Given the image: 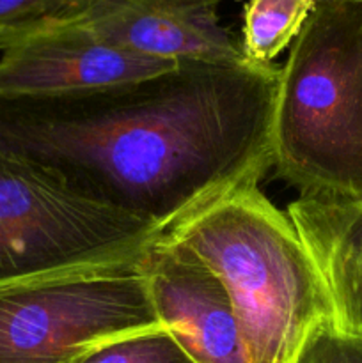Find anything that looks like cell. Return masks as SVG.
Returning <instances> with one entry per match:
<instances>
[{
	"mask_svg": "<svg viewBox=\"0 0 362 363\" xmlns=\"http://www.w3.org/2000/svg\"><path fill=\"white\" fill-rule=\"evenodd\" d=\"M280 67L180 60L60 96L0 94V152L162 233L273 167Z\"/></svg>",
	"mask_w": 362,
	"mask_h": 363,
	"instance_id": "cell-1",
	"label": "cell"
},
{
	"mask_svg": "<svg viewBox=\"0 0 362 363\" xmlns=\"http://www.w3.org/2000/svg\"><path fill=\"white\" fill-rule=\"evenodd\" d=\"M165 234L224 284L248 363H291L312 328L334 321L304 241L258 184L226 191Z\"/></svg>",
	"mask_w": 362,
	"mask_h": 363,
	"instance_id": "cell-2",
	"label": "cell"
},
{
	"mask_svg": "<svg viewBox=\"0 0 362 363\" xmlns=\"http://www.w3.org/2000/svg\"><path fill=\"white\" fill-rule=\"evenodd\" d=\"M275 174L302 199L362 201V2L316 0L279 71Z\"/></svg>",
	"mask_w": 362,
	"mask_h": 363,
	"instance_id": "cell-3",
	"label": "cell"
},
{
	"mask_svg": "<svg viewBox=\"0 0 362 363\" xmlns=\"http://www.w3.org/2000/svg\"><path fill=\"white\" fill-rule=\"evenodd\" d=\"M142 257L0 287V363H77L110 340L162 328Z\"/></svg>",
	"mask_w": 362,
	"mask_h": 363,
	"instance_id": "cell-4",
	"label": "cell"
},
{
	"mask_svg": "<svg viewBox=\"0 0 362 363\" xmlns=\"http://www.w3.org/2000/svg\"><path fill=\"white\" fill-rule=\"evenodd\" d=\"M163 234L0 152V287L141 257Z\"/></svg>",
	"mask_w": 362,
	"mask_h": 363,
	"instance_id": "cell-5",
	"label": "cell"
},
{
	"mask_svg": "<svg viewBox=\"0 0 362 363\" xmlns=\"http://www.w3.org/2000/svg\"><path fill=\"white\" fill-rule=\"evenodd\" d=\"M177 62L116 48L75 20L57 21L0 38V94L91 91L155 77Z\"/></svg>",
	"mask_w": 362,
	"mask_h": 363,
	"instance_id": "cell-6",
	"label": "cell"
},
{
	"mask_svg": "<svg viewBox=\"0 0 362 363\" xmlns=\"http://www.w3.org/2000/svg\"><path fill=\"white\" fill-rule=\"evenodd\" d=\"M149 296L165 328L195 363H248L233 303L219 277L167 234L142 257Z\"/></svg>",
	"mask_w": 362,
	"mask_h": 363,
	"instance_id": "cell-7",
	"label": "cell"
},
{
	"mask_svg": "<svg viewBox=\"0 0 362 363\" xmlns=\"http://www.w3.org/2000/svg\"><path fill=\"white\" fill-rule=\"evenodd\" d=\"M220 0H91L75 18L116 48L165 60L247 62L219 18Z\"/></svg>",
	"mask_w": 362,
	"mask_h": 363,
	"instance_id": "cell-8",
	"label": "cell"
},
{
	"mask_svg": "<svg viewBox=\"0 0 362 363\" xmlns=\"http://www.w3.org/2000/svg\"><path fill=\"white\" fill-rule=\"evenodd\" d=\"M287 216L322 275L334 325L362 339V201L298 197L287 206Z\"/></svg>",
	"mask_w": 362,
	"mask_h": 363,
	"instance_id": "cell-9",
	"label": "cell"
},
{
	"mask_svg": "<svg viewBox=\"0 0 362 363\" xmlns=\"http://www.w3.org/2000/svg\"><path fill=\"white\" fill-rule=\"evenodd\" d=\"M314 6L316 0H248L241 35L245 59L256 66H270L293 45Z\"/></svg>",
	"mask_w": 362,
	"mask_h": 363,
	"instance_id": "cell-10",
	"label": "cell"
},
{
	"mask_svg": "<svg viewBox=\"0 0 362 363\" xmlns=\"http://www.w3.org/2000/svg\"><path fill=\"white\" fill-rule=\"evenodd\" d=\"M77 363H195L165 328L119 337L89 351Z\"/></svg>",
	"mask_w": 362,
	"mask_h": 363,
	"instance_id": "cell-11",
	"label": "cell"
},
{
	"mask_svg": "<svg viewBox=\"0 0 362 363\" xmlns=\"http://www.w3.org/2000/svg\"><path fill=\"white\" fill-rule=\"evenodd\" d=\"M91 0H0V38L75 20Z\"/></svg>",
	"mask_w": 362,
	"mask_h": 363,
	"instance_id": "cell-12",
	"label": "cell"
},
{
	"mask_svg": "<svg viewBox=\"0 0 362 363\" xmlns=\"http://www.w3.org/2000/svg\"><path fill=\"white\" fill-rule=\"evenodd\" d=\"M291 363H362V339L325 321L311 330Z\"/></svg>",
	"mask_w": 362,
	"mask_h": 363,
	"instance_id": "cell-13",
	"label": "cell"
},
{
	"mask_svg": "<svg viewBox=\"0 0 362 363\" xmlns=\"http://www.w3.org/2000/svg\"><path fill=\"white\" fill-rule=\"evenodd\" d=\"M358 2H362V0H358Z\"/></svg>",
	"mask_w": 362,
	"mask_h": 363,
	"instance_id": "cell-14",
	"label": "cell"
}]
</instances>
